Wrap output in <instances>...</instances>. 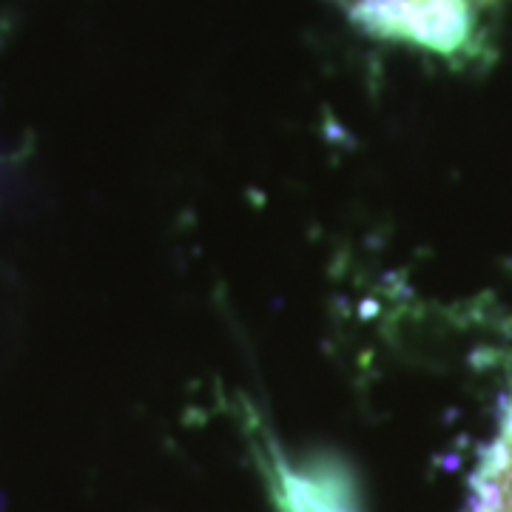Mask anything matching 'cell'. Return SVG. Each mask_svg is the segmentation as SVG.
Returning <instances> with one entry per match:
<instances>
[{
	"instance_id": "obj_1",
	"label": "cell",
	"mask_w": 512,
	"mask_h": 512,
	"mask_svg": "<svg viewBox=\"0 0 512 512\" xmlns=\"http://www.w3.org/2000/svg\"><path fill=\"white\" fill-rule=\"evenodd\" d=\"M490 0H353L367 29L453 55L473 37L478 6Z\"/></svg>"
}]
</instances>
